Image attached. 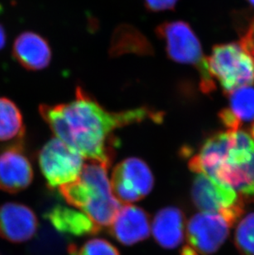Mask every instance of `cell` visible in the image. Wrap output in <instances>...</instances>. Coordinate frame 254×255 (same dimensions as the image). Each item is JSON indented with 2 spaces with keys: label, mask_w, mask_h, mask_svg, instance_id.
<instances>
[{
  "label": "cell",
  "mask_w": 254,
  "mask_h": 255,
  "mask_svg": "<svg viewBox=\"0 0 254 255\" xmlns=\"http://www.w3.org/2000/svg\"><path fill=\"white\" fill-rule=\"evenodd\" d=\"M32 179L33 169L22 144L11 145L0 153V190L20 193L28 188Z\"/></svg>",
  "instance_id": "cell-10"
},
{
  "label": "cell",
  "mask_w": 254,
  "mask_h": 255,
  "mask_svg": "<svg viewBox=\"0 0 254 255\" xmlns=\"http://www.w3.org/2000/svg\"><path fill=\"white\" fill-rule=\"evenodd\" d=\"M240 46L250 56H254V17L250 20L240 36Z\"/></svg>",
  "instance_id": "cell-21"
},
{
  "label": "cell",
  "mask_w": 254,
  "mask_h": 255,
  "mask_svg": "<svg viewBox=\"0 0 254 255\" xmlns=\"http://www.w3.org/2000/svg\"><path fill=\"white\" fill-rule=\"evenodd\" d=\"M45 218L55 231L65 236H89L98 233L101 229L80 210L62 205H56L49 210Z\"/></svg>",
  "instance_id": "cell-14"
},
{
  "label": "cell",
  "mask_w": 254,
  "mask_h": 255,
  "mask_svg": "<svg viewBox=\"0 0 254 255\" xmlns=\"http://www.w3.org/2000/svg\"><path fill=\"white\" fill-rule=\"evenodd\" d=\"M156 33L165 46L168 57L183 65L194 66L200 75V87L206 94L216 90V83L209 71L199 39L192 27L183 21L166 22L158 26Z\"/></svg>",
  "instance_id": "cell-4"
},
{
  "label": "cell",
  "mask_w": 254,
  "mask_h": 255,
  "mask_svg": "<svg viewBox=\"0 0 254 255\" xmlns=\"http://www.w3.org/2000/svg\"><path fill=\"white\" fill-rule=\"evenodd\" d=\"M37 228V217L26 205L7 202L0 207V236L6 241L23 243L35 236Z\"/></svg>",
  "instance_id": "cell-11"
},
{
  "label": "cell",
  "mask_w": 254,
  "mask_h": 255,
  "mask_svg": "<svg viewBox=\"0 0 254 255\" xmlns=\"http://www.w3.org/2000/svg\"><path fill=\"white\" fill-rule=\"evenodd\" d=\"M250 131H251V135H252L253 138L254 139V123H253V125L251 126V128H250Z\"/></svg>",
  "instance_id": "cell-25"
},
{
  "label": "cell",
  "mask_w": 254,
  "mask_h": 255,
  "mask_svg": "<svg viewBox=\"0 0 254 255\" xmlns=\"http://www.w3.org/2000/svg\"><path fill=\"white\" fill-rule=\"evenodd\" d=\"M235 247L241 255H254V212L238 223L235 232Z\"/></svg>",
  "instance_id": "cell-19"
},
{
  "label": "cell",
  "mask_w": 254,
  "mask_h": 255,
  "mask_svg": "<svg viewBox=\"0 0 254 255\" xmlns=\"http://www.w3.org/2000/svg\"><path fill=\"white\" fill-rule=\"evenodd\" d=\"M109 165L90 160L76 180L58 188L65 202L84 212L100 228L111 226L121 208L108 178Z\"/></svg>",
  "instance_id": "cell-3"
},
{
  "label": "cell",
  "mask_w": 254,
  "mask_h": 255,
  "mask_svg": "<svg viewBox=\"0 0 254 255\" xmlns=\"http://www.w3.org/2000/svg\"><path fill=\"white\" fill-rule=\"evenodd\" d=\"M65 237L53 227H43L37 234L31 251L36 255H60L70 246Z\"/></svg>",
  "instance_id": "cell-17"
},
{
  "label": "cell",
  "mask_w": 254,
  "mask_h": 255,
  "mask_svg": "<svg viewBox=\"0 0 254 255\" xmlns=\"http://www.w3.org/2000/svg\"><path fill=\"white\" fill-rule=\"evenodd\" d=\"M236 222L219 212H201L189 220L187 227V246L181 255H211L219 251Z\"/></svg>",
  "instance_id": "cell-6"
},
{
  "label": "cell",
  "mask_w": 254,
  "mask_h": 255,
  "mask_svg": "<svg viewBox=\"0 0 254 255\" xmlns=\"http://www.w3.org/2000/svg\"><path fill=\"white\" fill-rule=\"evenodd\" d=\"M185 218L182 210L176 207L161 209L153 219L152 231L156 242L163 248L173 250L184 238Z\"/></svg>",
  "instance_id": "cell-15"
},
{
  "label": "cell",
  "mask_w": 254,
  "mask_h": 255,
  "mask_svg": "<svg viewBox=\"0 0 254 255\" xmlns=\"http://www.w3.org/2000/svg\"><path fill=\"white\" fill-rule=\"evenodd\" d=\"M68 252L70 255H120L118 249L104 239H92L83 246L77 247L70 245Z\"/></svg>",
  "instance_id": "cell-20"
},
{
  "label": "cell",
  "mask_w": 254,
  "mask_h": 255,
  "mask_svg": "<svg viewBox=\"0 0 254 255\" xmlns=\"http://www.w3.org/2000/svg\"><path fill=\"white\" fill-rule=\"evenodd\" d=\"M111 233L124 246L141 242L150 233L149 216L140 207L127 205L120 208L111 225Z\"/></svg>",
  "instance_id": "cell-12"
},
{
  "label": "cell",
  "mask_w": 254,
  "mask_h": 255,
  "mask_svg": "<svg viewBox=\"0 0 254 255\" xmlns=\"http://www.w3.org/2000/svg\"><path fill=\"white\" fill-rule=\"evenodd\" d=\"M207 62L211 77L218 80L227 94L254 85V58L246 53L240 44L214 46Z\"/></svg>",
  "instance_id": "cell-5"
},
{
  "label": "cell",
  "mask_w": 254,
  "mask_h": 255,
  "mask_svg": "<svg viewBox=\"0 0 254 255\" xmlns=\"http://www.w3.org/2000/svg\"><path fill=\"white\" fill-rule=\"evenodd\" d=\"M230 104L231 111L241 122L254 119V89L252 87H242L231 92Z\"/></svg>",
  "instance_id": "cell-18"
},
{
  "label": "cell",
  "mask_w": 254,
  "mask_h": 255,
  "mask_svg": "<svg viewBox=\"0 0 254 255\" xmlns=\"http://www.w3.org/2000/svg\"><path fill=\"white\" fill-rule=\"evenodd\" d=\"M219 118L221 123L229 130H240V127L242 125V122L236 117L230 109H224L219 113Z\"/></svg>",
  "instance_id": "cell-22"
},
{
  "label": "cell",
  "mask_w": 254,
  "mask_h": 255,
  "mask_svg": "<svg viewBox=\"0 0 254 255\" xmlns=\"http://www.w3.org/2000/svg\"><path fill=\"white\" fill-rule=\"evenodd\" d=\"M6 40H7V35H6L4 27H2V24H0V51L4 47Z\"/></svg>",
  "instance_id": "cell-24"
},
{
  "label": "cell",
  "mask_w": 254,
  "mask_h": 255,
  "mask_svg": "<svg viewBox=\"0 0 254 255\" xmlns=\"http://www.w3.org/2000/svg\"><path fill=\"white\" fill-rule=\"evenodd\" d=\"M147 9L152 12H162L173 9L178 0H143Z\"/></svg>",
  "instance_id": "cell-23"
},
{
  "label": "cell",
  "mask_w": 254,
  "mask_h": 255,
  "mask_svg": "<svg viewBox=\"0 0 254 255\" xmlns=\"http://www.w3.org/2000/svg\"><path fill=\"white\" fill-rule=\"evenodd\" d=\"M12 56L26 70L37 71L50 65L51 46L41 35L32 31H25L15 40L12 46Z\"/></svg>",
  "instance_id": "cell-13"
},
{
  "label": "cell",
  "mask_w": 254,
  "mask_h": 255,
  "mask_svg": "<svg viewBox=\"0 0 254 255\" xmlns=\"http://www.w3.org/2000/svg\"><path fill=\"white\" fill-rule=\"evenodd\" d=\"M38 163L49 187L59 188L79 178L84 167V157L55 137L41 148Z\"/></svg>",
  "instance_id": "cell-7"
},
{
  "label": "cell",
  "mask_w": 254,
  "mask_h": 255,
  "mask_svg": "<svg viewBox=\"0 0 254 255\" xmlns=\"http://www.w3.org/2000/svg\"></svg>",
  "instance_id": "cell-27"
},
{
  "label": "cell",
  "mask_w": 254,
  "mask_h": 255,
  "mask_svg": "<svg viewBox=\"0 0 254 255\" xmlns=\"http://www.w3.org/2000/svg\"><path fill=\"white\" fill-rule=\"evenodd\" d=\"M41 118L48 124L55 137L89 160L111 164L112 133L118 128L146 120L159 123V112L146 107L114 113L106 110L86 91L77 88L75 99L68 104H42Z\"/></svg>",
  "instance_id": "cell-1"
},
{
  "label": "cell",
  "mask_w": 254,
  "mask_h": 255,
  "mask_svg": "<svg viewBox=\"0 0 254 255\" xmlns=\"http://www.w3.org/2000/svg\"><path fill=\"white\" fill-rule=\"evenodd\" d=\"M188 166L254 202V140L243 130L215 133L202 143Z\"/></svg>",
  "instance_id": "cell-2"
},
{
  "label": "cell",
  "mask_w": 254,
  "mask_h": 255,
  "mask_svg": "<svg viewBox=\"0 0 254 255\" xmlns=\"http://www.w3.org/2000/svg\"><path fill=\"white\" fill-rule=\"evenodd\" d=\"M191 197L195 207L201 212H224L245 205L232 188L217 183L203 173H197L192 183Z\"/></svg>",
  "instance_id": "cell-9"
},
{
  "label": "cell",
  "mask_w": 254,
  "mask_h": 255,
  "mask_svg": "<svg viewBox=\"0 0 254 255\" xmlns=\"http://www.w3.org/2000/svg\"><path fill=\"white\" fill-rule=\"evenodd\" d=\"M24 123L20 109L7 98H0V141L21 137Z\"/></svg>",
  "instance_id": "cell-16"
},
{
  "label": "cell",
  "mask_w": 254,
  "mask_h": 255,
  "mask_svg": "<svg viewBox=\"0 0 254 255\" xmlns=\"http://www.w3.org/2000/svg\"><path fill=\"white\" fill-rule=\"evenodd\" d=\"M153 173L145 162L138 158H128L113 170L111 181L116 198L126 202H138L153 189Z\"/></svg>",
  "instance_id": "cell-8"
},
{
  "label": "cell",
  "mask_w": 254,
  "mask_h": 255,
  "mask_svg": "<svg viewBox=\"0 0 254 255\" xmlns=\"http://www.w3.org/2000/svg\"><path fill=\"white\" fill-rule=\"evenodd\" d=\"M248 2H250V4L254 7V0H247Z\"/></svg>",
  "instance_id": "cell-26"
}]
</instances>
